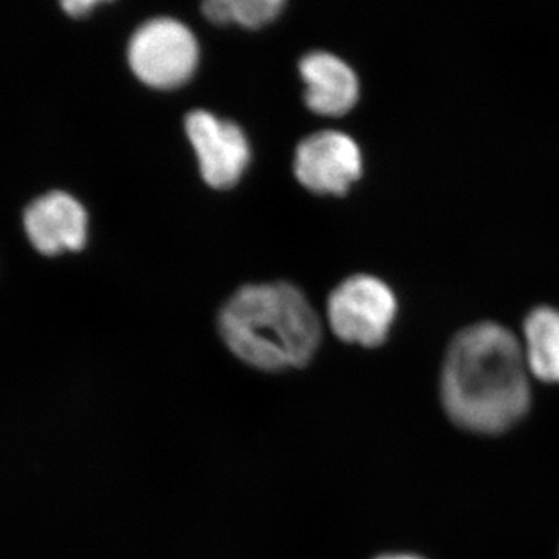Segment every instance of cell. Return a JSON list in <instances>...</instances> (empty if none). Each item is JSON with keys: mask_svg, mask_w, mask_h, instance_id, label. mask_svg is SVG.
I'll list each match as a JSON object with an SVG mask.
<instances>
[{"mask_svg": "<svg viewBox=\"0 0 559 559\" xmlns=\"http://www.w3.org/2000/svg\"><path fill=\"white\" fill-rule=\"evenodd\" d=\"M528 367L520 341L499 323L460 331L443 360L440 399L460 429L500 436L520 425L532 404Z\"/></svg>", "mask_w": 559, "mask_h": 559, "instance_id": "obj_1", "label": "cell"}, {"mask_svg": "<svg viewBox=\"0 0 559 559\" xmlns=\"http://www.w3.org/2000/svg\"><path fill=\"white\" fill-rule=\"evenodd\" d=\"M219 329L234 355L264 371L307 366L322 341L318 312L289 283L237 290L221 311Z\"/></svg>", "mask_w": 559, "mask_h": 559, "instance_id": "obj_2", "label": "cell"}, {"mask_svg": "<svg viewBox=\"0 0 559 559\" xmlns=\"http://www.w3.org/2000/svg\"><path fill=\"white\" fill-rule=\"evenodd\" d=\"M128 61L146 86L175 90L193 76L200 46L189 25L160 16L143 22L128 44Z\"/></svg>", "mask_w": 559, "mask_h": 559, "instance_id": "obj_3", "label": "cell"}, {"mask_svg": "<svg viewBox=\"0 0 559 559\" xmlns=\"http://www.w3.org/2000/svg\"><path fill=\"white\" fill-rule=\"evenodd\" d=\"M395 316V294L371 275H353L329 299L331 330L348 344L369 348L384 344Z\"/></svg>", "mask_w": 559, "mask_h": 559, "instance_id": "obj_4", "label": "cell"}, {"mask_svg": "<svg viewBox=\"0 0 559 559\" xmlns=\"http://www.w3.org/2000/svg\"><path fill=\"white\" fill-rule=\"evenodd\" d=\"M186 131L200 159L201 175L213 189H231L248 168L250 146L237 123L219 120L207 110L187 116Z\"/></svg>", "mask_w": 559, "mask_h": 559, "instance_id": "obj_5", "label": "cell"}, {"mask_svg": "<svg viewBox=\"0 0 559 559\" xmlns=\"http://www.w3.org/2000/svg\"><path fill=\"white\" fill-rule=\"evenodd\" d=\"M294 173L308 190L342 197L362 175L358 143L340 131L312 134L297 146Z\"/></svg>", "mask_w": 559, "mask_h": 559, "instance_id": "obj_6", "label": "cell"}, {"mask_svg": "<svg viewBox=\"0 0 559 559\" xmlns=\"http://www.w3.org/2000/svg\"><path fill=\"white\" fill-rule=\"evenodd\" d=\"M24 229L33 248L43 255L75 252L86 245L87 213L75 198L51 191L25 209Z\"/></svg>", "mask_w": 559, "mask_h": 559, "instance_id": "obj_7", "label": "cell"}, {"mask_svg": "<svg viewBox=\"0 0 559 559\" xmlns=\"http://www.w3.org/2000/svg\"><path fill=\"white\" fill-rule=\"evenodd\" d=\"M307 84L305 103L319 116L340 117L359 98V81L347 62L329 51H310L299 64Z\"/></svg>", "mask_w": 559, "mask_h": 559, "instance_id": "obj_8", "label": "cell"}, {"mask_svg": "<svg viewBox=\"0 0 559 559\" xmlns=\"http://www.w3.org/2000/svg\"><path fill=\"white\" fill-rule=\"evenodd\" d=\"M524 358L533 377L559 384V311L536 308L524 323Z\"/></svg>", "mask_w": 559, "mask_h": 559, "instance_id": "obj_9", "label": "cell"}, {"mask_svg": "<svg viewBox=\"0 0 559 559\" xmlns=\"http://www.w3.org/2000/svg\"><path fill=\"white\" fill-rule=\"evenodd\" d=\"M286 0H202V13L216 25L231 22L248 28L270 24L282 13Z\"/></svg>", "mask_w": 559, "mask_h": 559, "instance_id": "obj_10", "label": "cell"}, {"mask_svg": "<svg viewBox=\"0 0 559 559\" xmlns=\"http://www.w3.org/2000/svg\"><path fill=\"white\" fill-rule=\"evenodd\" d=\"M103 2H110V0H60L61 9L76 20L87 16L95 7Z\"/></svg>", "mask_w": 559, "mask_h": 559, "instance_id": "obj_11", "label": "cell"}, {"mask_svg": "<svg viewBox=\"0 0 559 559\" xmlns=\"http://www.w3.org/2000/svg\"><path fill=\"white\" fill-rule=\"evenodd\" d=\"M374 559H425L412 554H384Z\"/></svg>", "mask_w": 559, "mask_h": 559, "instance_id": "obj_12", "label": "cell"}]
</instances>
